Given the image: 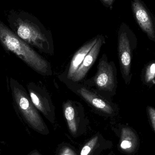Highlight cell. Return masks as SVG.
I'll list each match as a JSON object with an SVG mask.
<instances>
[{
  "mask_svg": "<svg viewBox=\"0 0 155 155\" xmlns=\"http://www.w3.org/2000/svg\"><path fill=\"white\" fill-rule=\"evenodd\" d=\"M5 15L8 27L16 36L39 52L53 55L54 46L52 33L37 17L21 10L8 11Z\"/></svg>",
  "mask_w": 155,
  "mask_h": 155,
  "instance_id": "obj_1",
  "label": "cell"
},
{
  "mask_svg": "<svg viewBox=\"0 0 155 155\" xmlns=\"http://www.w3.org/2000/svg\"><path fill=\"white\" fill-rule=\"evenodd\" d=\"M0 44L6 53L14 55L27 66L44 76L53 75L50 62L34 48L16 36L0 20Z\"/></svg>",
  "mask_w": 155,
  "mask_h": 155,
  "instance_id": "obj_2",
  "label": "cell"
},
{
  "mask_svg": "<svg viewBox=\"0 0 155 155\" xmlns=\"http://www.w3.org/2000/svg\"><path fill=\"white\" fill-rule=\"evenodd\" d=\"M9 86L13 104L17 113L31 128L40 133L46 134V126L23 86L11 77Z\"/></svg>",
  "mask_w": 155,
  "mask_h": 155,
  "instance_id": "obj_3",
  "label": "cell"
},
{
  "mask_svg": "<svg viewBox=\"0 0 155 155\" xmlns=\"http://www.w3.org/2000/svg\"><path fill=\"white\" fill-rule=\"evenodd\" d=\"M94 76L82 83L93 88L98 93L103 95L111 94L115 91L117 86V71L114 62H109L106 54L100 57Z\"/></svg>",
  "mask_w": 155,
  "mask_h": 155,
  "instance_id": "obj_4",
  "label": "cell"
},
{
  "mask_svg": "<svg viewBox=\"0 0 155 155\" xmlns=\"http://www.w3.org/2000/svg\"><path fill=\"white\" fill-rule=\"evenodd\" d=\"M132 33L127 25L123 23L119 27L117 35V51L120 70L126 84L131 79V66L133 44Z\"/></svg>",
  "mask_w": 155,
  "mask_h": 155,
  "instance_id": "obj_5",
  "label": "cell"
},
{
  "mask_svg": "<svg viewBox=\"0 0 155 155\" xmlns=\"http://www.w3.org/2000/svg\"><path fill=\"white\" fill-rule=\"evenodd\" d=\"M65 84L71 90L95 108L107 113H112V107L108 102L102 98L101 96L93 88L87 87L81 83Z\"/></svg>",
  "mask_w": 155,
  "mask_h": 155,
  "instance_id": "obj_6",
  "label": "cell"
},
{
  "mask_svg": "<svg viewBox=\"0 0 155 155\" xmlns=\"http://www.w3.org/2000/svg\"><path fill=\"white\" fill-rule=\"evenodd\" d=\"M100 36V34L88 40L75 52L67 69L61 75L59 76V78L61 81L64 83L71 81L83 62L86 56L96 43Z\"/></svg>",
  "mask_w": 155,
  "mask_h": 155,
  "instance_id": "obj_7",
  "label": "cell"
},
{
  "mask_svg": "<svg viewBox=\"0 0 155 155\" xmlns=\"http://www.w3.org/2000/svg\"><path fill=\"white\" fill-rule=\"evenodd\" d=\"M106 37L100 34V37L90 52L86 56L83 62L71 81L64 83H78L84 81L90 68L93 66L99 56L101 48L106 43Z\"/></svg>",
  "mask_w": 155,
  "mask_h": 155,
  "instance_id": "obj_8",
  "label": "cell"
},
{
  "mask_svg": "<svg viewBox=\"0 0 155 155\" xmlns=\"http://www.w3.org/2000/svg\"><path fill=\"white\" fill-rule=\"evenodd\" d=\"M29 96L34 106L47 117L52 112L53 105L47 91L39 84L31 82L27 85Z\"/></svg>",
  "mask_w": 155,
  "mask_h": 155,
  "instance_id": "obj_9",
  "label": "cell"
},
{
  "mask_svg": "<svg viewBox=\"0 0 155 155\" xmlns=\"http://www.w3.org/2000/svg\"><path fill=\"white\" fill-rule=\"evenodd\" d=\"M132 7L135 17L140 27L151 39L155 40V25L148 11L138 1H134Z\"/></svg>",
  "mask_w": 155,
  "mask_h": 155,
  "instance_id": "obj_10",
  "label": "cell"
},
{
  "mask_svg": "<svg viewBox=\"0 0 155 155\" xmlns=\"http://www.w3.org/2000/svg\"><path fill=\"white\" fill-rule=\"evenodd\" d=\"M64 116L67 121L70 130L72 133H76L77 126L75 121V110L71 101L67 102L64 105Z\"/></svg>",
  "mask_w": 155,
  "mask_h": 155,
  "instance_id": "obj_11",
  "label": "cell"
},
{
  "mask_svg": "<svg viewBox=\"0 0 155 155\" xmlns=\"http://www.w3.org/2000/svg\"><path fill=\"white\" fill-rule=\"evenodd\" d=\"M97 138L98 137L96 136L92 139L90 142H88V143L83 147L80 153V155H88L91 152L93 147H94L97 141Z\"/></svg>",
  "mask_w": 155,
  "mask_h": 155,
  "instance_id": "obj_12",
  "label": "cell"
},
{
  "mask_svg": "<svg viewBox=\"0 0 155 155\" xmlns=\"http://www.w3.org/2000/svg\"><path fill=\"white\" fill-rule=\"evenodd\" d=\"M114 1V0H102L100 2L106 8H109L110 10H112Z\"/></svg>",
  "mask_w": 155,
  "mask_h": 155,
  "instance_id": "obj_13",
  "label": "cell"
},
{
  "mask_svg": "<svg viewBox=\"0 0 155 155\" xmlns=\"http://www.w3.org/2000/svg\"><path fill=\"white\" fill-rule=\"evenodd\" d=\"M132 146V143L129 141H123L121 144V147L123 149H127V148H130Z\"/></svg>",
  "mask_w": 155,
  "mask_h": 155,
  "instance_id": "obj_14",
  "label": "cell"
},
{
  "mask_svg": "<svg viewBox=\"0 0 155 155\" xmlns=\"http://www.w3.org/2000/svg\"><path fill=\"white\" fill-rule=\"evenodd\" d=\"M150 75L149 76H153L155 74V63L153 64L150 67Z\"/></svg>",
  "mask_w": 155,
  "mask_h": 155,
  "instance_id": "obj_15",
  "label": "cell"
},
{
  "mask_svg": "<svg viewBox=\"0 0 155 155\" xmlns=\"http://www.w3.org/2000/svg\"><path fill=\"white\" fill-rule=\"evenodd\" d=\"M28 155H41L38 152H36L35 151H33V152H31V153L29 154Z\"/></svg>",
  "mask_w": 155,
  "mask_h": 155,
  "instance_id": "obj_16",
  "label": "cell"
},
{
  "mask_svg": "<svg viewBox=\"0 0 155 155\" xmlns=\"http://www.w3.org/2000/svg\"><path fill=\"white\" fill-rule=\"evenodd\" d=\"M1 152H2V151H1V149H0V154H1Z\"/></svg>",
  "mask_w": 155,
  "mask_h": 155,
  "instance_id": "obj_17",
  "label": "cell"
},
{
  "mask_svg": "<svg viewBox=\"0 0 155 155\" xmlns=\"http://www.w3.org/2000/svg\"><path fill=\"white\" fill-rule=\"evenodd\" d=\"M64 155H69V154H64Z\"/></svg>",
  "mask_w": 155,
  "mask_h": 155,
  "instance_id": "obj_18",
  "label": "cell"
}]
</instances>
